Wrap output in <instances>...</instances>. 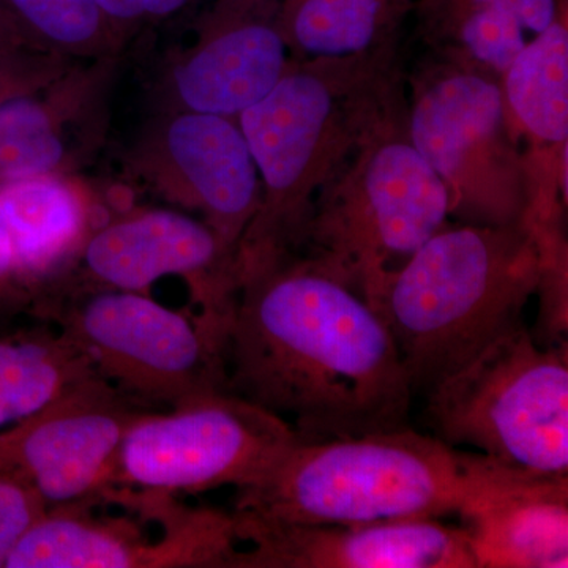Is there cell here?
I'll use <instances>...</instances> for the list:
<instances>
[{
    "label": "cell",
    "mask_w": 568,
    "mask_h": 568,
    "mask_svg": "<svg viewBox=\"0 0 568 568\" xmlns=\"http://www.w3.org/2000/svg\"><path fill=\"white\" fill-rule=\"evenodd\" d=\"M224 368L227 390L283 418L301 440L407 426L414 390L390 328L298 254L239 284Z\"/></svg>",
    "instance_id": "1"
},
{
    "label": "cell",
    "mask_w": 568,
    "mask_h": 568,
    "mask_svg": "<svg viewBox=\"0 0 568 568\" xmlns=\"http://www.w3.org/2000/svg\"><path fill=\"white\" fill-rule=\"evenodd\" d=\"M409 426L298 440L260 481L237 489L234 511L295 525L465 518L537 480Z\"/></svg>",
    "instance_id": "2"
},
{
    "label": "cell",
    "mask_w": 568,
    "mask_h": 568,
    "mask_svg": "<svg viewBox=\"0 0 568 568\" xmlns=\"http://www.w3.org/2000/svg\"><path fill=\"white\" fill-rule=\"evenodd\" d=\"M403 85L399 51L293 61L267 95L235 118L261 182L260 207L235 253L237 287L245 276L301 254L317 194Z\"/></svg>",
    "instance_id": "3"
},
{
    "label": "cell",
    "mask_w": 568,
    "mask_h": 568,
    "mask_svg": "<svg viewBox=\"0 0 568 568\" xmlns=\"http://www.w3.org/2000/svg\"><path fill=\"white\" fill-rule=\"evenodd\" d=\"M544 250L529 222L448 223L388 280L376 312L390 328L413 390L436 386L523 324Z\"/></svg>",
    "instance_id": "4"
},
{
    "label": "cell",
    "mask_w": 568,
    "mask_h": 568,
    "mask_svg": "<svg viewBox=\"0 0 568 568\" xmlns=\"http://www.w3.org/2000/svg\"><path fill=\"white\" fill-rule=\"evenodd\" d=\"M448 220L446 189L409 136L405 84L317 194L298 256L376 310L392 275Z\"/></svg>",
    "instance_id": "5"
},
{
    "label": "cell",
    "mask_w": 568,
    "mask_h": 568,
    "mask_svg": "<svg viewBox=\"0 0 568 568\" xmlns=\"http://www.w3.org/2000/svg\"><path fill=\"white\" fill-rule=\"evenodd\" d=\"M429 424L454 447L536 477H568V345L526 324L500 335L428 390Z\"/></svg>",
    "instance_id": "6"
},
{
    "label": "cell",
    "mask_w": 568,
    "mask_h": 568,
    "mask_svg": "<svg viewBox=\"0 0 568 568\" xmlns=\"http://www.w3.org/2000/svg\"><path fill=\"white\" fill-rule=\"evenodd\" d=\"M500 80L435 55L407 78L410 140L443 182L458 223L528 222L536 197Z\"/></svg>",
    "instance_id": "7"
},
{
    "label": "cell",
    "mask_w": 568,
    "mask_h": 568,
    "mask_svg": "<svg viewBox=\"0 0 568 568\" xmlns=\"http://www.w3.org/2000/svg\"><path fill=\"white\" fill-rule=\"evenodd\" d=\"M54 324L93 373L142 410L227 390L222 328L200 313L164 306L151 294L80 291L51 306Z\"/></svg>",
    "instance_id": "8"
},
{
    "label": "cell",
    "mask_w": 568,
    "mask_h": 568,
    "mask_svg": "<svg viewBox=\"0 0 568 568\" xmlns=\"http://www.w3.org/2000/svg\"><path fill=\"white\" fill-rule=\"evenodd\" d=\"M298 440L264 407L211 392L138 414L122 439L114 488L179 496L252 487Z\"/></svg>",
    "instance_id": "9"
},
{
    "label": "cell",
    "mask_w": 568,
    "mask_h": 568,
    "mask_svg": "<svg viewBox=\"0 0 568 568\" xmlns=\"http://www.w3.org/2000/svg\"><path fill=\"white\" fill-rule=\"evenodd\" d=\"M126 182L194 212L237 253L256 215L261 182L237 119L196 111H153L122 153Z\"/></svg>",
    "instance_id": "10"
},
{
    "label": "cell",
    "mask_w": 568,
    "mask_h": 568,
    "mask_svg": "<svg viewBox=\"0 0 568 568\" xmlns=\"http://www.w3.org/2000/svg\"><path fill=\"white\" fill-rule=\"evenodd\" d=\"M166 276L182 278L194 312L227 334L239 290L235 252L203 220L174 207L133 203L112 213L51 306L80 291L151 294Z\"/></svg>",
    "instance_id": "11"
},
{
    "label": "cell",
    "mask_w": 568,
    "mask_h": 568,
    "mask_svg": "<svg viewBox=\"0 0 568 568\" xmlns=\"http://www.w3.org/2000/svg\"><path fill=\"white\" fill-rule=\"evenodd\" d=\"M95 504H65L47 510L13 549L6 568H224L233 556L230 514L162 500L151 521L162 529L152 540L140 518L97 515Z\"/></svg>",
    "instance_id": "12"
},
{
    "label": "cell",
    "mask_w": 568,
    "mask_h": 568,
    "mask_svg": "<svg viewBox=\"0 0 568 568\" xmlns=\"http://www.w3.org/2000/svg\"><path fill=\"white\" fill-rule=\"evenodd\" d=\"M282 0H203L192 40L163 54L153 111L237 118L282 80L291 59L280 26Z\"/></svg>",
    "instance_id": "13"
},
{
    "label": "cell",
    "mask_w": 568,
    "mask_h": 568,
    "mask_svg": "<svg viewBox=\"0 0 568 568\" xmlns=\"http://www.w3.org/2000/svg\"><path fill=\"white\" fill-rule=\"evenodd\" d=\"M140 413L110 384L89 377L0 429V474L24 478L50 507L103 506L123 436Z\"/></svg>",
    "instance_id": "14"
},
{
    "label": "cell",
    "mask_w": 568,
    "mask_h": 568,
    "mask_svg": "<svg viewBox=\"0 0 568 568\" xmlns=\"http://www.w3.org/2000/svg\"><path fill=\"white\" fill-rule=\"evenodd\" d=\"M231 568H477L463 526L439 518L365 525H295L234 511Z\"/></svg>",
    "instance_id": "15"
},
{
    "label": "cell",
    "mask_w": 568,
    "mask_h": 568,
    "mask_svg": "<svg viewBox=\"0 0 568 568\" xmlns=\"http://www.w3.org/2000/svg\"><path fill=\"white\" fill-rule=\"evenodd\" d=\"M133 204L130 189H100L78 174L0 183V223L39 320L77 271L81 254L112 213Z\"/></svg>",
    "instance_id": "16"
},
{
    "label": "cell",
    "mask_w": 568,
    "mask_h": 568,
    "mask_svg": "<svg viewBox=\"0 0 568 568\" xmlns=\"http://www.w3.org/2000/svg\"><path fill=\"white\" fill-rule=\"evenodd\" d=\"M122 59L77 61L41 91L0 104V183L78 174L93 163L106 142Z\"/></svg>",
    "instance_id": "17"
},
{
    "label": "cell",
    "mask_w": 568,
    "mask_h": 568,
    "mask_svg": "<svg viewBox=\"0 0 568 568\" xmlns=\"http://www.w3.org/2000/svg\"><path fill=\"white\" fill-rule=\"evenodd\" d=\"M463 521L477 568L568 566V477L537 478Z\"/></svg>",
    "instance_id": "18"
},
{
    "label": "cell",
    "mask_w": 568,
    "mask_h": 568,
    "mask_svg": "<svg viewBox=\"0 0 568 568\" xmlns=\"http://www.w3.org/2000/svg\"><path fill=\"white\" fill-rule=\"evenodd\" d=\"M504 100L530 164L548 173L567 166L568 14L536 33L503 74Z\"/></svg>",
    "instance_id": "19"
},
{
    "label": "cell",
    "mask_w": 568,
    "mask_h": 568,
    "mask_svg": "<svg viewBox=\"0 0 568 568\" xmlns=\"http://www.w3.org/2000/svg\"><path fill=\"white\" fill-rule=\"evenodd\" d=\"M414 0H282L280 26L295 62L399 51Z\"/></svg>",
    "instance_id": "20"
},
{
    "label": "cell",
    "mask_w": 568,
    "mask_h": 568,
    "mask_svg": "<svg viewBox=\"0 0 568 568\" xmlns=\"http://www.w3.org/2000/svg\"><path fill=\"white\" fill-rule=\"evenodd\" d=\"M93 376L88 357L54 324L28 320L2 328L0 429L39 413Z\"/></svg>",
    "instance_id": "21"
},
{
    "label": "cell",
    "mask_w": 568,
    "mask_h": 568,
    "mask_svg": "<svg viewBox=\"0 0 568 568\" xmlns=\"http://www.w3.org/2000/svg\"><path fill=\"white\" fill-rule=\"evenodd\" d=\"M0 10L36 47L74 61L123 58L133 41L97 0H0Z\"/></svg>",
    "instance_id": "22"
},
{
    "label": "cell",
    "mask_w": 568,
    "mask_h": 568,
    "mask_svg": "<svg viewBox=\"0 0 568 568\" xmlns=\"http://www.w3.org/2000/svg\"><path fill=\"white\" fill-rule=\"evenodd\" d=\"M47 500L29 481L0 474V568H6L22 537L47 514Z\"/></svg>",
    "instance_id": "23"
},
{
    "label": "cell",
    "mask_w": 568,
    "mask_h": 568,
    "mask_svg": "<svg viewBox=\"0 0 568 568\" xmlns=\"http://www.w3.org/2000/svg\"><path fill=\"white\" fill-rule=\"evenodd\" d=\"M74 62L51 51H26L0 59V104L41 91Z\"/></svg>",
    "instance_id": "24"
},
{
    "label": "cell",
    "mask_w": 568,
    "mask_h": 568,
    "mask_svg": "<svg viewBox=\"0 0 568 568\" xmlns=\"http://www.w3.org/2000/svg\"><path fill=\"white\" fill-rule=\"evenodd\" d=\"M201 2L203 0H97L108 18L133 39L148 26L171 20Z\"/></svg>",
    "instance_id": "25"
},
{
    "label": "cell",
    "mask_w": 568,
    "mask_h": 568,
    "mask_svg": "<svg viewBox=\"0 0 568 568\" xmlns=\"http://www.w3.org/2000/svg\"><path fill=\"white\" fill-rule=\"evenodd\" d=\"M33 302L31 294L22 286L13 254L0 223V331L21 321L33 320Z\"/></svg>",
    "instance_id": "26"
},
{
    "label": "cell",
    "mask_w": 568,
    "mask_h": 568,
    "mask_svg": "<svg viewBox=\"0 0 568 568\" xmlns=\"http://www.w3.org/2000/svg\"><path fill=\"white\" fill-rule=\"evenodd\" d=\"M424 2H450L506 11L521 22L526 32L534 36L545 31L560 13L568 11V0H424Z\"/></svg>",
    "instance_id": "27"
},
{
    "label": "cell",
    "mask_w": 568,
    "mask_h": 568,
    "mask_svg": "<svg viewBox=\"0 0 568 568\" xmlns=\"http://www.w3.org/2000/svg\"><path fill=\"white\" fill-rule=\"evenodd\" d=\"M26 51H44L36 47L0 10V59Z\"/></svg>",
    "instance_id": "28"
}]
</instances>
